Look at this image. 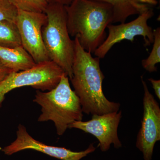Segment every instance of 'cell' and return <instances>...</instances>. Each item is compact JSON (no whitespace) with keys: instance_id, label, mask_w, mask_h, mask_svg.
Instances as JSON below:
<instances>
[{"instance_id":"1","label":"cell","mask_w":160,"mask_h":160,"mask_svg":"<svg viewBox=\"0 0 160 160\" xmlns=\"http://www.w3.org/2000/svg\"><path fill=\"white\" fill-rule=\"evenodd\" d=\"M75 51L70 79L74 92L79 98L83 112L86 114L102 115L118 112L120 103L109 101L103 92L105 76L100 66V58L81 46L74 38Z\"/></svg>"},{"instance_id":"2","label":"cell","mask_w":160,"mask_h":160,"mask_svg":"<svg viewBox=\"0 0 160 160\" xmlns=\"http://www.w3.org/2000/svg\"><path fill=\"white\" fill-rule=\"evenodd\" d=\"M65 7L69 35L77 38L86 51L94 53L107 37V26L112 23V7L93 0H73Z\"/></svg>"},{"instance_id":"3","label":"cell","mask_w":160,"mask_h":160,"mask_svg":"<svg viewBox=\"0 0 160 160\" xmlns=\"http://www.w3.org/2000/svg\"><path fill=\"white\" fill-rule=\"evenodd\" d=\"M69 80L64 75L54 89L47 92L37 90L33 100L41 107L38 122H53L59 136L65 133L72 123L83 119L79 98L72 89Z\"/></svg>"},{"instance_id":"4","label":"cell","mask_w":160,"mask_h":160,"mask_svg":"<svg viewBox=\"0 0 160 160\" xmlns=\"http://www.w3.org/2000/svg\"><path fill=\"white\" fill-rule=\"evenodd\" d=\"M44 12L47 22L42 28V35L48 57L64 70L70 80L72 77L75 43L68 31L65 6L48 4Z\"/></svg>"},{"instance_id":"5","label":"cell","mask_w":160,"mask_h":160,"mask_svg":"<svg viewBox=\"0 0 160 160\" xmlns=\"http://www.w3.org/2000/svg\"><path fill=\"white\" fill-rule=\"evenodd\" d=\"M65 74L64 70L51 60L36 63L23 71L12 72L0 84V108L5 95L11 90L31 86L41 91H50L57 86Z\"/></svg>"},{"instance_id":"6","label":"cell","mask_w":160,"mask_h":160,"mask_svg":"<svg viewBox=\"0 0 160 160\" xmlns=\"http://www.w3.org/2000/svg\"><path fill=\"white\" fill-rule=\"evenodd\" d=\"M47 22L45 12L18 9L14 23L17 28L22 46L36 63L49 59L43 42L42 28Z\"/></svg>"},{"instance_id":"7","label":"cell","mask_w":160,"mask_h":160,"mask_svg":"<svg viewBox=\"0 0 160 160\" xmlns=\"http://www.w3.org/2000/svg\"><path fill=\"white\" fill-rule=\"evenodd\" d=\"M153 15L154 12L151 8L129 22L118 25L109 24L107 28L109 34L104 42L94 52L95 56L103 58L117 43L125 40L132 42L135 37L138 36L142 37L145 47L150 46L153 42L154 34L153 29L148 25V21Z\"/></svg>"},{"instance_id":"8","label":"cell","mask_w":160,"mask_h":160,"mask_svg":"<svg viewBox=\"0 0 160 160\" xmlns=\"http://www.w3.org/2000/svg\"><path fill=\"white\" fill-rule=\"evenodd\" d=\"M143 89V115L137 138L136 147L142 152L145 160H151L156 143L160 140V108L141 77Z\"/></svg>"},{"instance_id":"9","label":"cell","mask_w":160,"mask_h":160,"mask_svg":"<svg viewBox=\"0 0 160 160\" xmlns=\"http://www.w3.org/2000/svg\"><path fill=\"white\" fill-rule=\"evenodd\" d=\"M122 118V111L102 115H92L91 120L86 122L76 121L69 126L89 133L99 141L98 146L102 151L109 150L111 144L119 148L122 144L118 137V129Z\"/></svg>"},{"instance_id":"10","label":"cell","mask_w":160,"mask_h":160,"mask_svg":"<svg viewBox=\"0 0 160 160\" xmlns=\"http://www.w3.org/2000/svg\"><path fill=\"white\" fill-rule=\"evenodd\" d=\"M17 138L14 142L2 149L7 155H12L27 149H32L42 152L62 160H80L87 155L93 152L96 148L91 144L86 150L74 152L63 147L48 146L35 139L28 133L25 126L19 124L16 132Z\"/></svg>"},{"instance_id":"11","label":"cell","mask_w":160,"mask_h":160,"mask_svg":"<svg viewBox=\"0 0 160 160\" xmlns=\"http://www.w3.org/2000/svg\"><path fill=\"white\" fill-rule=\"evenodd\" d=\"M0 62L12 72L26 70L36 63L22 46L16 47L0 46Z\"/></svg>"},{"instance_id":"12","label":"cell","mask_w":160,"mask_h":160,"mask_svg":"<svg viewBox=\"0 0 160 160\" xmlns=\"http://www.w3.org/2000/svg\"><path fill=\"white\" fill-rule=\"evenodd\" d=\"M109 4L113 10L112 23H125L131 16L140 15L151 8L146 5L138 4L132 0H93Z\"/></svg>"},{"instance_id":"13","label":"cell","mask_w":160,"mask_h":160,"mask_svg":"<svg viewBox=\"0 0 160 160\" xmlns=\"http://www.w3.org/2000/svg\"><path fill=\"white\" fill-rule=\"evenodd\" d=\"M0 46L7 47L22 46L18 31L13 22H0Z\"/></svg>"},{"instance_id":"14","label":"cell","mask_w":160,"mask_h":160,"mask_svg":"<svg viewBox=\"0 0 160 160\" xmlns=\"http://www.w3.org/2000/svg\"><path fill=\"white\" fill-rule=\"evenodd\" d=\"M154 41L153 47L149 57L142 62V66L149 72L157 71L156 65L160 62V28L158 27L153 30Z\"/></svg>"},{"instance_id":"15","label":"cell","mask_w":160,"mask_h":160,"mask_svg":"<svg viewBox=\"0 0 160 160\" xmlns=\"http://www.w3.org/2000/svg\"><path fill=\"white\" fill-rule=\"evenodd\" d=\"M18 9L25 11L45 12L48 4L46 0H12Z\"/></svg>"},{"instance_id":"16","label":"cell","mask_w":160,"mask_h":160,"mask_svg":"<svg viewBox=\"0 0 160 160\" xmlns=\"http://www.w3.org/2000/svg\"><path fill=\"white\" fill-rule=\"evenodd\" d=\"M18 9L12 0H0V22H14Z\"/></svg>"},{"instance_id":"17","label":"cell","mask_w":160,"mask_h":160,"mask_svg":"<svg viewBox=\"0 0 160 160\" xmlns=\"http://www.w3.org/2000/svg\"><path fill=\"white\" fill-rule=\"evenodd\" d=\"M148 80L152 85V88L154 90L156 95L158 99L160 100V80H155L151 78H149Z\"/></svg>"},{"instance_id":"18","label":"cell","mask_w":160,"mask_h":160,"mask_svg":"<svg viewBox=\"0 0 160 160\" xmlns=\"http://www.w3.org/2000/svg\"><path fill=\"white\" fill-rule=\"evenodd\" d=\"M12 72V71L0 62V84Z\"/></svg>"},{"instance_id":"19","label":"cell","mask_w":160,"mask_h":160,"mask_svg":"<svg viewBox=\"0 0 160 160\" xmlns=\"http://www.w3.org/2000/svg\"><path fill=\"white\" fill-rule=\"evenodd\" d=\"M48 4H59L64 6H68L73 0H46Z\"/></svg>"},{"instance_id":"20","label":"cell","mask_w":160,"mask_h":160,"mask_svg":"<svg viewBox=\"0 0 160 160\" xmlns=\"http://www.w3.org/2000/svg\"><path fill=\"white\" fill-rule=\"evenodd\" d=\"M134 2L138 4L146 5L150 6H156L158 3L157 0H132Z\"/></svg>"}]
</instances>
